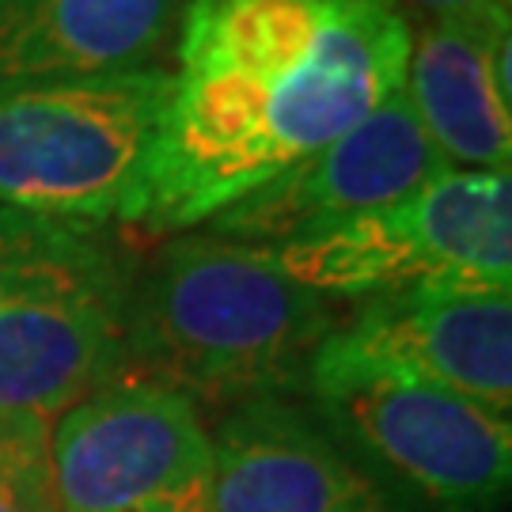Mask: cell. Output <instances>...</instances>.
<instances>
[{
  "label": "cell",
  "instance_id": "1",
  "mask_svg": "<svg viewBox=\"0 0 512 512\" xmlns=\"http://www.w3.org/2000/svg\"><path fill=\"white\" fill-rule=\"evenodd\" d=\"M414 23L387 0H190L137 224L198 232L403 88Z\"/></svg>",
  "mask_w": 512,
  "mask_h": 512
},
{
  "label": "cell",
  "instance_id": "2",
  "mask_svg": "<svg viewBox=\"0 0 512 512\" xmlns=\"http://www.w3.org/2000/svg\"><path fill=\"white\" fill-rule=\"evenodd\" d=\"M338 323V304L293 281L270 247L183 232L133 270L118 376L228 410L293 399Z\"/></svg>",
  "mask_w": 512,
  "mask_h": 512
},
{
  "label": "cell",
  "instance_id": "3",
  "mask_svg": "<svg viewBox=\"0 0 512 512\" xmlns=\"http://www.w3.org/2000/svg\"><path fill=\"white\" fill-rule=\"evenodd\" d=\"M133 270L107 228L0 209V421L50 429L118 376Z\"/></svg>",
  "mask_w": 512,
  "mask_h": 512
},
{
  "label": "cell",
  "instance_id": "4",
  "mask_svg": "<svg viewBox=\"0 0 512 512\" xmlns=\"http://www.w3.org/2000/svg\"><path fill=\"white\" fill-rule=\"evenodd\" d=\"M167 80L156 65L0 84V209L84 228L137 224Z\"/></svg>",
  "mask_w": 512,
  "mask_h": 512
},
{
  "label": "cell",
  "instance_id": "5",
  "mask_svg": "<svg viewBox=\"0 0 512 512\" xmlns=\"http://www.w3.org/2000/svg\"><path fill=\"white\" fill-rule=\"evenodd\" d=\"M270 251L334 304L410 289L512 293V175L452 167L403 202Z\"/></svg>",
  "mask_w": 512,
  "mask_h": 512
},
{
  "label": "cell",
  "instance_id": "6",
  "mask_svg": "<svg viewBox=\"0 0 512 512\" xmlns=\"http://www.w3.org/2000/svg\"><path fill=\"white\" fill-rule=\"evenodd\" d=\"M304 395L334 437L429 505L471 512L509 490L512 418L501 410L406 376L334 365H311Z\"/></svg>",
  "mask_w": 512,
  "mask_h": 512
},
{
  "label": "cell",
  "instance_id": "7",
  "mask_svg": "<svg viewBox=\"0 0 512 512\" xmlns=\"http://www.w3.org/2000/svg\"><path fill=\"white\" fill-rule=\"evenodd\" d=\"M61 512H213V433L194 399L114 376L50 425Z\"/></svg>",
  "mask_w": 512,
  "mask_h": 512
},
{
  "label": "cell",
  "instance_id": "8",
  "mask_svg": "<svg viewBox=\"0 0 512 512\" xmlns=\"http://www.w3.org/2000/svg\"><path fill=\"white\" fill-rule=\"evenodd\" d=\"M444 171H452V164L429 141L410 99L399 88L304 164L289 167L274 183L213 217L205 232L277 247L403 202Z\"/></svg>",
  "mask_w": 512,
  "mask_h": 512
},
{
  "label": "cell",
  "instance_id": "9",
  "mask_svg": "<svg viewBox=\"0 0 512 512\" xmlns=\"http://www.w3.org/2000/svg\"><path fill=\"white\" fill-rule=\"evenodd\" d=\"M311 365L372 368L512 410V293L410 289L361 300Z\"/></svg>",
  "mask_w": 512,
  "mask_h": 512
},
{
  "label": "cell",
  "instance_id": "10",
  "mask_svg": "<svg viewBox=\"0 0 512 512\" xmlns=\"http://www.w3.org/2000/svg\"><path fill=\"white\" fill-rule=\"evenodd\" d=\"M213 433V512H403L293 399L232 406Z\"/></svg>",
  "mask_w": 512,
  "mask_h": 512
},
{
  "label": "cell",
  "instance_id": "11",
  "mask_svg": "<svg viewBox=\"0 0 512 512\" xmlns=\"http://www.w3.org/2000/svg\"><path fill=\"white\" fill-rule=\"evenodd\" d=\"M512 4L414 23L403 92L429 141L463 171H509Z\"/></svg>",
  "mask_w": 512,
  "mask_h": 512
},
{
  "label": "cell",
  "instance_id": "12",
  "mask_svg": "<svg viewBox=\"0 0 512 512\" xmlns=\"http://www.w3.org/2000/svg\"><path fill=\"white\" fill-rule=\"evenodd\" d=\"M183 0H0V84L156 69Z\"/></svg>",
  "mask_w": 512,
  "mask_h": 512
},
{
  "label": "cell",
  "instance_id": "13",
  "mask_svg": "<svg viewBox=\"0 0 512 512\" xmlns=\"http://www.w3.org/2000/svg\"><path fill=\"white\" fill-rule=\"evenodd\" d=\"M0 512H61L50 475V429L0 421Z\"/></svg>",
  "mask_w": 512,
  "mask_h": 512
},
{
  "label": "cell",
  "instance_id": "14",
  "mask_svg": "<svg viewBox=\"0 0 512 512\" xmlns=\"http://www.w3.org/2000/svg\"><path fill=\"white\" fill-rule=\"evenodd\" d=\"M391 8H399L410 23H425V19H456L471 16L482 8H494V4H512V0H387Z\"/></svg>",
  "mask_w": 512,
  "mask_h": 512
}]
</instances>
